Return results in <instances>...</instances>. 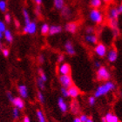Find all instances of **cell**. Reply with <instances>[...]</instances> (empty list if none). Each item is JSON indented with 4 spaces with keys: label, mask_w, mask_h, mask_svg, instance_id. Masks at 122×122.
Instances as JSON below:
<instances>
[{
    "label": "cell",
    "mask_w": 122,
    "mask_h": 122,
    "mask_svg": "<svg viewBox=\"0 0 122 122\" xmlns=\"http://www.w3.org/2000/svg\"><path fill=\"white\" fill-rule=\"evenodd\" d=\"M103 1H104V2L106 3V4H107V5H108V4H110V3L112 2V0H103Z\"/></svg>",
    "instance_id": "816d5d0a"
},
{
    "label": "cell",
    "mask_w": 122,
    "mask_h": 122,
    "mask_svg": "<svg viewBox=\"0 0 122 122\" xmlns=\"http://www.w3.org/2000/svg\"><path fill=\"white\" fill-rule=\"evenodd\" d=\"M96 31V29L94 28L93 26H87L86 28V34H93Z\"/></svg>",
    "instance_id": "1f68e13d"
},
{
    "label": "cell",
    "mask_w": 122,
    "mask_h": 122,
    "mask_svg": "<svg viewBox=\"0 0 122 122\" xmlns=\"http://www.w3.org/2000/svg\"><path fill=\"white\" fill-rule=\"evenodd\" d=\"M38 61L40 65H42V64L45 63V56H44L43 54H40V55L38 57Z\"/></svg>",
    "instance_id": "f35d334b"
},
{
    "label": "cell",
    "mask_w": 122,
    "mask_h": 122,
    "mask_svg": "<svg viewBox=\"0 0 122 122\" xmlns=\"http://www.w3.org/2000/svg\"><path fill=\"white\" fill-rule=\"evenodd\" d=\"M33 1L36 3V5H42V2H43L42 0H33Z\"/></svg>",
    "instance_id": "bcb514c9"
},
{
    "label": "cell",
    "mask_w": 122,
    "mask_h": 122,
    "mask_svg": "<svg viewBox=\"0 0 122 122\" xmlns=\"http://www.w3.org/2000/svg\"><path fill=\"white\" fill-rule=\"evenodd\" d=\"M112 35H113V38L116 39V38L120 36V29H119V28H118V29H113V30H112Z\"/></svg>",
    "instance_id": "d590c367"
},
{
    "label": "cell",
    "mask_w": 122,
    "mask_h": 122,
    "mask_svg": "<svg viewBox=\"0 0 122 122\" xmlns=\"http://www.w3.org/2000/svg\"><path fill=\"white\" fill-rule=\"evenodd\" d=\"M96 103V98L94 96H91L89 97V99H88V104H89L90 107H93L94 105Z\"/></svg>",
    "instance_id": "836d02e7"
},
{
    "label": "cell",
    "mask_w": 122,
    "mask_h": 122,
    "mask_svg": "<svg viewBox=\"0 0 122 122\" xmlns=\"http://www.w3.org/2000/svg\"><path fill=\"white\" fill-rule=\"evenodd\" d=\"M86 122H94V121H93V119L92 117H88V119H87V120Z\"/></svg>",
    "instance_id": "f907efd6"
},
{
    "label": "cell",
    "mask_w": 122,
    "mask_h": 122,
    "mask_svg": "<svg viewBox=\"0 0 122 122\" xmlns=\"http://www.w3.org/2000/svg\"><path fill=\"white\" fill-rule=\"evenodd\" d=\"M101 122H107V121H106V119H105V117L101 118Z\"/></svg>",
    "instance_id": "f5cc1de1"
},
{
    "label": "cell",
    "mask_w": 122,
    "mask_h": 122,
    "mask_svg": "<svg viewBox=\"0 0 122 122\" xmlns=\"http://www.w3.org/2000/svg\"><path fill=\"white\" fill-rule=\"evenodd\" d=\"M6 95H7V98L9 99V100H10V102H12L13 99H14V97L12 96V93H11L10 92H6Z\"/></svg>",
    "instance_id": "ee69618b"
},
{
    "label": "cell",
    "mask_w": 122,
    "mask_h": 122,
    "mask_svg": "<svg viewBox=\"0 0 122 122\" xmlns=\"http://www.w3.org/2000/svg\"><path fill=\"white\" fill-rule=\"evenodd\" d=\"M79 119L81 120L82 122H86L87 120V119H88V116L86 114H85V113H81L80 116H79Z\"/></svg>",
    "instance_id": "b9f144b4"
},
{
    "label": "cell",
    "mask_w": 122,
    "mask_h": 122,
    "mask_svg": "<svg viewBox=\"0 0 122 122\" xmlns=\"http://www.w3.org/2000/svg\"><path fill=\"white\" fill-rule=\"evenodd\" d=\"M90 5L93 9H99L102 5V0H91Z\"/></svg>",
    "instance_id": "cb8c5ba5"
},
{
    "label": "cell",
    "mask_w": 122,
    "mask_h": 122,
    "mask_svg": "<svg viewBox=\"0 0 122 122\" xmlns=\"http://www.w3.org/2000/svg\"><path fill=\"white\" fill-rule=\"evenodd\" d=\"M85 40L87 43L92 44V45H97L98 44V37L93 34H86L85 36Z\"/></svg>",
    "instance_id": "ffe728a7"
},
{
    "label": "cell",
    "mask_w": 122,
    "mask_h": 122,
    "mask_svg": "<svg viewBox=\"0 0 122 122\" xmlns=\"http://www.w3.org/2000/svg\"><path fill=\"white\" fill-rule=\"evenodd\" d=\"M11 103L18 110H22L25 108V102H24L23 99L20 98V97H16V98H14Z\"/></svg>",
    "instance_id": "5bb4252c"
},
{
    "label": "cell",
    "mask_w": 122,
    "mask_h": 122,
    "mask_svg": "<svg viewBox=\"0 0 122 122\" xmlns=\"http://www.w3.org/2000/svg\"><path fill=\"white\" fill-rule=\"evenodd\" d=\"M63 30V28H62V26L60 25H51L49 27V35L51 36H53V35H56V34H59L60 33L61 31Z\"/></svg>",
    "instance_id": "2e32d148"
},
{
    "label": "cell",
    "mask_w": 122,
    "mask_h": 122,
    "mask_svg": "<svg viewBox=\"0 0 122 122\" xmlns=\"http://www.w3.org/2000/svg\"><path fill=\"white\" fill-rule=\"evenodd\" d=\"M90 19L95 24H101L103 22V15L100 12V10L98 9H92L90 12Z\"/></svg>",
    "instance_id": "3957f363"
},
{
    "label": "cell",
    "mask_w": 122,
    "mask_h": 122,
    "mask_svg": "<svg viewBox=\"0 0 122 122\" xmlns=\"http://www.w3.org/2000/svg\"><path fill=\"white\" fill-rule=\"evenodd\" d=\"M4 35H5V38L8 43H10V44L12 43L13 36H12V33L10 32V30H5V31L4 32Z\"/></svg>",
    "instance_id": "7402d4cb"
},
{
    "label": "cell",
    "mask_w": 122,
    "mask_h": 122,
    "mask_svg": "<svg viewBox=\"0 0 122 122\" xmlns=\"http://www.w3.org/2000/svg\"><path fill=\"white\" fill-rule=\"evenodd\" d=\"M35 14L37 17H39L41 15V7L40 5H37L35 8Z\"/></svg>",
    "instance_id": "8d00e7d4"
},
{
    "label": "cell",
    "mask_w": 122,
    "mask_h": 122,
    "mask_svg": "<svg viewBox=\"0 0 122 122\" xmlns=\"http://www.w3.org/2000/svg\"><path fill=\"white\" fill-rule=\"evenodd\" d=\"M6 7H7V5H6V2L5 0H0V10L2 12H5L6 10Z\"/></svg>",
    "instance_id": "4dcf8cb0"
},
{
    "label": "cell",
    "mask_w": 122,
    "mask_h": 122,
    "mask_svg": "<svg viewBox=\"0 0 122 122\" xmlns=\"http://www.w3.org/2000/svg\"><path fill=\"white\" fill-rule=\"evenodd\" d=\"M23 122H30V119H29L28 116H25V117H24Z\"/></svg>",
    "instance_id": "7dc6e473"
},
{
    "label": "cell",
    "mask_w": 122,
    "mask_h": 122,
    "mask_svg": "<svg viewBox=\"0 0 122 122\" xmlns=\"http://www.w3.org/2000/svg\"><path fill=\"white\" fill-rule=\"evenodd\" d=\"M58 106H59V110L63 113H66V112H68V106L66 104V102L65 101L64 98H62V97H59V99H58Z\"/></svg>",
    "instance_id": "9a60e30c"
},
{
    "label": "cell",
    "mask_w": 122,
    "mask_h": 122,
    "mask_svg": "<svg viewBox=\"0 0 122 122\" xmlns=\"http://www.w3.org/2000/svg\"><path fill=\"white\" fill-rule=\"evenodd\" d=\"M49 25L48 24H43V25L41 26V33L43 35H47L49 33Z\"/></svg>",
    "instance_id": "484cf974"
},
{
    "label": "cell",
    "mask_w": 122,
    "mask_h": 122,
    "mask_svg": "<svg viewBox=\"0 0 122 122\" xmlns=\"http://www.w3.org/2000/svg\"><path fill=\"white\" fill-rule=\"evenodd\" d=\"M78 29H79V25L76 22H68L65 25V30L67 32L71 33V34L76 33Z\"/></svg>",
    "instance_id": "9c48e42d"
},
{
    "label": "cell",
    "mask_w": 122,
    "mask_h": 122,
    "mask_svg": "<svg viewBox=\"0 0 122 122\" xmlns=\"http://www.w3.org/2000/svg\"><path fill=\"white\" fill-rule=\"evenodd\" d=\"M59 80L62 87H65L67 89L71 86H73V80L71 75H59Z\"/></svg>",
    "instance_id": "277c9868"
},
{
    "label": "cell",
    "mask_w": 122,
    "mask_h": 122,
    "mask_svg": "<svg viewBox=\"0 0 122 122\" xmlns=\"http://www.w3.org/2000/svg\"><path fill=\"white\" fill-rule=\"evenodd\" d=\"M107 59L110 63H114L115 61L118 59V51L116 50L114 46H112V48L110 49L109 51L107 52Z\"/></svg>",
    "instance_id": "ba28073f"
},
{
    "label": "cell",
    "mask_w": 122,
    "mask_h": 122,
    "mask_svg": "<svg viewBox=\"0 0 122 122\" xmlns=\"http://www.w3.org/2000/svg\"><path fill=\"white\" fill-rule=\"evenodd\" d=\"M73 122H82V121H81V120L79 119V117H76V118H74Z\"/></svg>",
    "instance_id": "681fc988"
},
{
    "label": "cell",
    "mask_w": 122,
    "mask_h": 122,
    "mask_svg": "<svg viewBox=\"0 0 122 122\" xmlns=\"http://www.w3.org/2000/svg\"><path fill=\"white\" fill-rule=\"evenodd\" d=\"M47 122H50V121H47Z\"/></svg>",
    "instance_id": "9f6ffc18"
},
{
    "label": "cell",
    "mask_w": 122,
    "mask_h": 122,
    "mask_svg": "<svg viewBox=\"0 0 122 122\" xmlns=\"http://www.w3.org/2000/svg\"><path fill=\"white\" fill-rule=\"evenodd\" d=\"M94 66H95L97 69H99V68H100V67H101L102 65H101V63H100L99 61H97L96 60L95 62H94Z\"/></svg>",
    "instance_id": "f6af8a7d"
},
{
    "label": "cell",
    "mask_w": 122,
    "mask_h": 122,
    "mask_svg": "<svg viewBox=\"0 0 122 122\" xmlns=\"http://www.w3.org/2000/svg\"><path fill=\"white\" fill-rule=\"evenodd\" d=\"M68 93L69 97H71V99H77L80 95L81 92L79 89V87L73 85V86H71V87L68 88Z\"/></svg>",
    "instance_id": "8fae6325"
},
{
    "label": "cell",
    "mask_w": 122,
    "mask_h": 122,
    "mask_svg": "<svg viewBox=\"0 0 122 122\" xmlns=\"http://www.w3.org/2000/svg\"><path fill=\"white\" fill-rule=\"evenodd\" d=\"M36 113H37V117H38V122H46L45 115H44L43 112H42L40 109L37 110V112H36Z\"/></svg>",
    "instance_id": "d4e9b609"
},
{
    "label": "cell",
    "mask_w": 122,
    "mask_h": 122,
    "mask_svg": "<svg viewBox=\"0 0 122 122\" xmlns=\"http://www.w3.org/2000/svg\"><path fill=\"white\" fill-rule=\"evenodd\" d=\"M54 7L57 10H61L65 6V1L64 0H53Z\"/></svg>",
    "instance_id": "603a6c76"
},
{
    "label": "cell",
    "mask_w": 122,
    "mask_h": 122,
    "mask_svg": "<svg viewBox=\"0 0 122 122\" xmlns=\"http://www.w3.org/2000/svg\"><path fill=\"white\" fill-rule=\"evenodd\" d=\"M64 47H65V50H66V53L68 54V55H70V56L75 55L76 51H75V49H74V47H73V45H72V43H71L70 40L66 41Z\"/></svg>",
    "instance_id": "7c38bea8"
},
{
    "label": "cell",
    "mask_w": 122,
    "mask_h": 122,
    "mask_svg": "<svg viewBox=\"0 0 122 122\" xmlns=\"http://www.w3.org/2000/svg\"><path fill=\"white\" fill-rule=\"evenodd\" d=\"M111 73L107 69L106 66H101L100 68L97 70L96 79L98 81H108L111 79Z\"/></svg>",
    "instance_id": "7a4b0ae2"
},
{
    "label": "cell",
    "mask_w": 122,
    "mask_h": 122,
    "mask_svg": "<svg viewBox=\"0 0 122 122\" xmlns=\"http://www.w3.org/2000/svg\"><path fill=\"white\" fill-rule=\"evenodd\" d=\"M119 10L117 7H112L108 10L107 13V19H119Z\"/></svg>",
    "instance_id": "4fadbf2b"
},
{
    "label": "cell",
    "mask_w": 122,
    "mask_h": 122,
    "mask_svg": "<svg viewBox=\"0 0 122 122\" xmlns=\"http://www.w3.org/2000/svg\"><path fill=\"white\" fill-rule=\"evenodd\" d=\"M60 10H61V16H62V18H65V19H68V18H71V10L68 6L65 5Z\"/></svg>",
    "instance_id": "e0dca14e"
},
{
    "label": "cell",
    "mask_w": 122,
    "mask_h": 122,
    "mask_svg": "<svg viewBox=\"0 0 122 122\" xmlns=\"http://www.w3.org/2000/svg\"><path fill=\"white\" fill-rule=\"evenodd\" d=\"M108 25L111 30L119 28V19H108Z\"/></svg>",
    "instance_id": "44dd1931"
},
{
    "label": "cell",
    "mask_w": 122,
    "mask_h": 122,
    "mask_svg": "<svg viewBox=\"0 0 122 122\" xmlns=\"http://www.w3.org/2000/svg\"><path fill=\"white\" fill-rule=\"evenodd\" d=\"M14 23H15L16 27H17V28H18V27L20 26V24H19V22H18V21L17 20V19H15V20H14Z\"/></svg>",
    "instance_id": "c3c4849f"
},
{
    "label": "cell",
    "mask_w": 122,
    "mask_h": 122,
    "mask_svg": "<svg viewBox=\"0 0 122 122\" xmlns=\"http://www.w3.org/2000/svg\"><path fill=\"white\" fill-rule=\"evenodd\" d=\"M23 15H24V18H25V25H28L30 22V15L28 13V10L26 9H23Z\"/></svg>",
    "instance_id": "4316f807"
},
{
    "label": "cell",
    "mask_w": 122,
    "mask_h": 122,
    "mask_svg": "<svg viewBox=\"0 0 122 122\" xmlns=\"http://www.w3.org/2000/svg\"><path fill=\"white\" fill-rule=\"evenodd\" d=\"M104 117H105V119H106V121L107 122H120L119 118L117 117V115H115L114 113L112 112H108Z\"/></svg>",
    "instance_id": "ac0fdd59"
},
{
    "label": "cell",
    "mask_w": 122,
    "mask_h": 122,
    "mask_svg": "<svg viewBox=\"0 0 122 122\" xmlns=\"http://www.w3.org/2000/svg\"><path fill=\"white\" fill-rule=\"evenodd\" d=\"M94 52L99 58H105L107 54V48L103 43H98L94 48Z\"/></svg>",
    "instance_id": "5b68a950"
},
{
    "label": "cell",
    "mask_w": 122,
    "mask_h": 122,
    "mask_svg": "<svg viewBox=\"0 0 122 122\" xmlns=\"http://www.w3.org/2000/svg\"><path fill=\"white\" fill-rule=\"evenodd\" d=\"M1 47H2V43L0 42V48H1Z\"/></svg>",
    "instance_id": "11a10c76"
},
{
    "label": "cell",
    "mask_w": 122,
    "mask_h": 122,
    "mask_svg": "<svg viewBox=\"0 0 122 122\" xmlns=\"http://www.w3.org/2000/svg\"><path fill=\"white\" fill-rule=\"evenodd\" d=\"M115 88H116V85H115L113 82L108 80V81H107L105 84L99 86L97 88L96 91L94 92L93 96L95 97V98H99V97L104 96V95L107 94L109 92L115 90Z\"/></svg>",
    "instance_id": "6da1fadb"
},
{
    "label": "cell",
    "mask_w": 122,
    "mask_h": 122,
    "mask_svg": "<svg viewBox=\"0 0 122 122\" xmlns=\"http://www.w3.org/2000/svg\"><path fill=\"white\" fill-rule=\"evenodd\" d=\"M38 75H39V78H40L44 82L47 81V76L46 75L45 71H43V69H41V68L38 69Z\"/></svg>",
    "instance_id": "f1b7e54d"
},
{
    "label": "cell",
    "mask_w": 122,
    "mask_h": 122,
    "mask_svg": "<svg viewBox=\"0 0 122 122\" xmlns=\"http://www.w3.org/2000/svg\"><path fill=\"white\" fill-rule=\"evenodd\" d=\"M70 111L72 114L78 115L80 113V105L77 99H72L70 102Z\"/></svg>",
    "instance_id": "8992f818"
},
{
    "label": "cell",
    "mask_w": 122,
    "mask_h": 122,
    "mask_svg": "<svg viewBox=\"0 0 122 122\" xmlns=\"http://www.w3.org/2000/svg\"><path fill=\"white\" fill-rule=\"evenodd\" d=\"M5 30H6V27H5V23L2 22V21H0V32L4 33L5 31Z\"/></svg>",
    "instance_id": "ab89813d"
},
{
    "label": "cell",
    "mask_w": 122,
    "mask_h": 122,
    "mask_svg": "<svg viewBox=\"0 0 122 122\" xmlns=\"http://www.w3.org/2000/svg\"><path fill=\"white\" fill-rule=\"evenodd\" d=\"M60 92L62 96L65 97V98H67L69 97V93H68V89L67 88H65V87H61L60 88Z\"/></svg>",
    "instance_id": "d6a6232c"
},
{
    "label": "cell",
    "mask_w": 122,
    "mask_h": 122,
    "mask_svg": "<svg viewBox=\"0 0 122 122\" xmlns=\"http://www.w3.org/2000/svg\"><path fill=\"white\" fill-rule=\"evenodd\" d=\"M37 95H38V101L40 102V103H42V104H44V103H45V101H46V99H45V96H44V94L41 92V91H38V93H37Z\"/></svg>",
    "instance_id": "f546056e"
},
{
    "label": "cell",
    "mask_w": 122,
    "mask_h": 122,
    "mask_svg": "<svg viewBox=\"0 0 122 122\" xmlns=\"http://www.w3.org/2000/svg\"><path fill=\"white\" fill-rule=\"evenodd\" d=\"M5 22L7 24H10V21H11V17H10V15L9 14V13H6L5 16Z\"/></svg>",
    "instance_id": "7bdbcfd3"
},
{
    "label": "cell",
    "mask_w": 122,
    "mask_h": 122,
    "mask_svg": "<svg viewBox=\"0 0 122 122\" xmlns=\"http://www.w3.org/2000/svg\"><path fill=\"white\" fill-rule=\"evenodd\" d=\"M59 72L60 75H71V69L70 64L63 63L59 67Z\"/></svg>",
    "instance_id": "52a82bcc"
},
{
    "label": "cell",
    "mask_w": 122,
    "mask_h": 122,
    "mask_svg": "<svg viewBox=\"0 0 122 122\" xmlns=\"http://www.w3.org/2000/svg\"><path fill=\"white\" fill-rule=\"evenodd\" d=\"M12 114H13V118L14 119H18V117H19V110L18 109V108H16V107H14L12 110Z\"/></svg>",
    "instance_id": "e575fe53"
},
{
    "label": "cell",
    "mask_w": 122,
    "mask_h": 122,
    "mask_svg": "<svg viewBox=\"0 0 122 122\" xmlns=\"http://www.w3.org/2000/svg\"><path fill=\"white\" fill-rule=\"evenodd\" d=\"M66 59V57H65V54H59V57H58V62L59 63H63Z\"/></svg>",
    "instance_id": "74e56055"
},
{
    "label": "cell",
    "mask_w": 122,
    "mask_h": 122,
    "mask_svg": "<svg viewBox=\"0 0 122 122\" xmlns=\"http://www.w3.org/2000/svg\"><path fill=\"white\" fill-rule=\"evenodd\" d=\"M37 30V24L35 22H30L28 25H25V26L23 29L24 33H29V34H34Z\"/></svg>",
    "instance_id": "30bf717a"
},
{
    "label": "cell",
    "mask_w": 122,
    "mask_h": 122,
    "mask_svg": "<svg viewBox=\"0 0 122 122\" xmlns=\"http://www.w3.org/2000/svg\"><path fill=\"white\" fill-rule=\"evenodd\" d=\"M2 53H3V55L5 57H9V54H10V51H9V49H7V48H4V49H2Z\"/></svg>",
    "instance_id": "60d3db41"
},
{
    "label": "cell",
    "mask_w": 122,
    "mask_h": 122,
    "mask_svg": "<svg viewBox=\"0 0 122 122\" xmlns=\"http://www.w3.org/2000/svg\"><path fill=\"white\" fill-rule=\"evenodd\" d=\"M18 92L20 94V96L23 98V99H26L28 97V88L25 85H20L18 86Z\"/></svg>",
    "instance_id": "d6986e66"
},
{
    "label": "cell",
    "mask_w": 122,
    "mask_h": 122,
    "mask_svg": "<svg viewBox=\"0 0 122 122\" xmlns=\"http://www.w3.org/2000/svg\"><path fill=\"white\" fill-rule=\"evenodd\" d=\"M3 36H4V34H3L2 32H0V40H1V39L3 38Z\"/></svg>",
    "instance_id": "db71d44e"
},
{
    "label": "cell",
    "mask_w": 122,
    "mask_h": 122,
    "mask_svg": "<svg viewBox=\"0 0 122 122\" xmlns=\"http://www.w3.org/2000/svg\"><path fill=\"white\" fill-rule=\"evenodd\" d=\"M45 83H46V82H44L43 80L38 77V79H37V85H38V88H39L41 91H43V90L46 89V85H45Z\"/></svg>",
    "instance_id": "83f0119b"
}]
</instances>
